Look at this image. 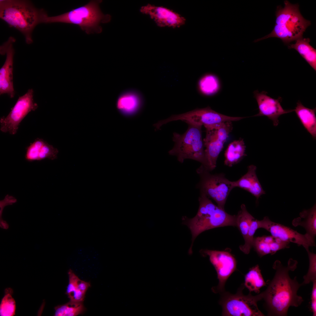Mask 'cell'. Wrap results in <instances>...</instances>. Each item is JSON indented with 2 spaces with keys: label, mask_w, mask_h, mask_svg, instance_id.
<instances>
[{
  "label": "cell",
  "mask_w": 316,
  "mask_h": 316,
  "mask_svg": "<svg viewBox=\"0 0 316 316\" xmlns=\"http://www.w3.org/2000/svg\"><path fill=\"white\" fill-rule=\"evenodd\" d=\"M298 263L292 258L289 260L286 266L279 260L274 262V276L271 280L267 281V288L261 293L268 315L286 316L290 307H298L303 301L302 297L297 295L302 284L298 281L296 276L291 279L289 274L290 271L296 268Z\"/></svg>",
  "instance_id": "6da1fadb"
},
{
  "label": "cell",
  "mask_w": 316,
  "mask_h": 316,
  "mask_svg": "<svg viewBox=\"0 0 316 316\" xmlns=\"http://www.w3.org/2000/svg\"><path fill=\"white\" fill-rule=\"evenodd\" d=\"M47 14L43 9L37 8L28 1H0V18L10 27L21 32L28 44L33 42L32 33L34 29L38 24L42 23Z\"/></svg>",
  "instance_id": "7a4b0ae2"
},
{
  "label": "cell",
  "mask_w": 316,
  "mask_h": 316,
  "mask_svg": "<svg viewBox=\"0 0 316 316\" xmlns=\"http://www.w3.org/2000/svg\"><path fill=\"white\" fill-rule=\"evenodd\" d=\"M199 206L196 215L192 218L182 217L183 223L186 225L192 234V243L188 253H192L193 243L203 232L210 229L226 226L237 227L236 215L227 213L224 209L216 205L205 195L200 193Z\"/></svg>",
  "instance_id": "3957f363"
},
{
  "label": "cell",
  "mask_w": 316,
  "mask_h": 316,
  "mask_svg": "<svg viewBox=\"0 0 316 316\" xmlns=\"http://www.w3.org/2000/svg\"><path fill=\"white\" fill-rule=\"evenodd\" d=\"M102 0H91L87 4L73 9L62 14L54 16H45L43 23H60L79 26L87 34L100 33L102 28L100 24L109 22L111 16L102 12L99 4Z\"/></svg>",
  "instance_id": "277c9868"
},
{
  "label": "cell",
  "mask_w": 316,
  "mask_h": 316,
  "mask_svg": "<svg viewBox=\"0 0 316 316\" xmlns=\"http://www.w3.org/2000/svg\"><path fill=\"white\" fill-rule=\"evenodd\" d=\"M284 6H278L276 12L275 25L269 34L255 40L256 42L267 38L276 37L285 43L303 38V33L311 25L310 21L305 19L301 14L298 4H292L284 1Z\"/></svg>",
  "instance_id": "5b68a950"
},
{
  "label": "cell",
  "mask_w": 316,
  "mask_h": 316,
  "mask_svg": "<svg viewBox=\"0 0 316 316\" xmlns=\"http://www.w3.org/2000/svg\"><path fill=\"white\" fill-rule=\"evenodd\" d=\"M186 123L188 128L184 133L181 134L176 132L173 133L172 140L174 144L168 153L170 155L176 156L181 163H183L186 159H191L203 165L205 154L202 126Z\"/></svg>",
  "instance_id": "8992f818"
},
{
  "label": "cell",
  "mask_w": 316,
  "mask_h": 316,
  "mask_svg": "<svg viewBox=\"0 0 316 316\" xmlns=\"http://www.w3.org/2000/svg\"><path fill=\"white\" fill-rule=\"evenodd\" d=\"M242 284L236 293L224 291L221 293L219 304L222 309V316H263L259 310L257 302L262 300L261 293L253 296L251 292L247 295L243 293Z\"/></svg>",
  "instance_id": "52a82bcc"
},
{
  "label": "cell",
  "mask_w": 316,
  "mask_h": 316,
  "mask_svg": "<svg viewBox=\"0 0 316 316\" xmlns=\"http://www.w3.org/2000/svg\"><path fill=\"white\" fill-rule=\"evenodd\" d=\"M196 172L200 178L196 187L200 193L213 199L218 206L224 209L227 198L234 188L232 181L227 178L223 173L211 174L202 165Z\"/></svg>",
  "instance_id": "ba28073f"
},
{
  "label": "cell",
  "mask_w": 316,
  "mask_h": 316,
  "mask_svg": "<svg viewBox=\"0 0 316 316\" xmlns=\"http://www.w3.org/2000/svg\"><path fill=\"white\" fill-rule=\"evenodd\" d=\"M232 122L204 126L206 129V135L203 140L205 148V163L202 165L210 172L216 167L217 158L232 130Z\"/></svg>",
  "instance_id": "9c48e42d"
},
{
  "label": "cell",
  "mask_w": 316,
  "mask_h": 316,
  "mask_svg": "<svg viewBox=\"0 0 316 316\" xmlns=\"http://www.w3.org/2000/svg\"><path fill=\"white\" fill-rule=\"evenodd\" d=\"M33 97V89L28 90L25 95L19 97L9 114L1 118L0 129L2 132L12 135L17 133L23 119L29 112L35 110L38 107Z\"/></svg>",
  "instance_id": "30bf717a"
},
{
  "label": "cell",
  "mask_w": 316,
  "mask_h": 316,
  "mask_svg": "<svg viewBox=\"0 0 316 316\" xmlns=\"http://www.w3.org/2000/svg\"><path fill=\"white\" fill-rule=\"evenodd\" d=\"M200 252L203 256L209 257L217 273L219 283L217 286L212 288V291L221 293L225 291L227 280L236 269L235 258L230 252L225 251L202 249Z\"/></svg>",
  "instance_id": "8fae6325"
},
{
  "label": "cell",
  "mask_w": 316,
  "mask_h": 316,
  "mask_svg": "<svg viewBox=\"0 0 316 316\" xmlns=\"http://www.w3.org/2000/svg\"><path fill=\"white\" fill-rule=\"evenodd\" d=\"M246 117H232L218 113L209 107L196 109L182 114L173 115L165 119L168 123L170 122L181 120L185 122L201 125H210L227 121H236Z\"/></svg>",
  "instance_id": "7c38bea8"
},
{
  "label": "cell",
  "mask_w": 316,
  "mask_h": 316,
  "mask_svg": "<svg viewBox=\"0 0 316 316\" xmlns=\"http://www.w3.org/2000/svg\"><path fill=\"white\" fill-rule=\"evenodd\" d=\"M261 228L269 232L272 236L286 242H292L302 246L306 250L315 246V239L308 234H301L290 227L274 222L267 217L261 220Z\"/></svg>",
  "instance_id": "4fadbf2b"
},
{
  "label": "cell",
  "mask_w": 316,
  "mask_h": 316,
  "mask_svg": "<svg viewBox=\"0 0 316 316\" xmlns=\"http://www.w3.org/2000/svg\"><path fill=\"white\" fill-rule=\"evenodd\" d=\"M15 39L10 37L0 47V54H6L5 61L0 69V94H7L13 98L15 92L13 85V57L15 53L13 44Z\"/></svg>",
  "instance_id": "5bb4252c"
},
{
  "label": "cell",
  "mask_w": 316,
  "mask_h": 316,
  "mask_svg": "<svg viewBox=\"0 0 316 316\" xmlns=\"http://www.w3.org/2000/svg\"><path fill=\"white\" fill-rule=\"evenodd\" d=\"M253 94L259 109V113L254 116H266L272 121L275 126L279 124L278 118L280 116L294 111V109L283 108L281 104L282 98L280 97L274 99L268 95L266 92H259L258 90L255 91Z\"/></svg>",
  "instance_id": "9a60e30c"
},
{
  "label": "cell",
  "mask_w": 316,
  "mask_h": 316,
  "mask_svg": "<svg viewBox=\"0 0 316 316\" xmlns=\"http://www.w3.org/2000/svg\"><path fill=\"white\" fill-rule=\"evenodd\" d=\"M140 11L149 16L161 27L177 28L184 25L185 18L178 13L162 6L148 4L143 6Z\"/></svg>",
  "instance_id": "2e32d148"
},
{
  "label": "cell",
  "mask_w": 316,
  "mask_h": 316,
  "mask_svg": "<svg viewBox=\"0 0 316 316\" xmlns=\"http://www.w3.org/2000/svg\"><path fill=\"white\" fill-rule=\"evenodd\" d=\"M143 104V98L139 93L135 91L129 90L118 96L116 107L121 115L130 117L136 115L140 111Z\"/></svg>",
  "instance_id": "e0dca14e"
},
{
  "label": "cell",
  "mask_w": 316,
  "mask_h": 316,
  "mask_svg": "<svg viewBox=\"0 0 316 316\" xmlns=\"http://www.w3.org/2000/svg\"><path fill=\"white\" fill-rule=\"evenodd\" d=\"M58 150L43 139L37 138L26 149L25 159L28 162L57 158Z\"/></svg>",
  "instance_id": "ac0fdd59"
},
{
  "label": "cell",
  "mask_w": 316,
  "mask_h": 316,
  "mask_svg": "<svg viewBox=\"0 0 316 316\" xmlns=\"http://www.w3.org/2000/svg\"><path fill=\"white\" fill-rule=\"evenodd\" d=\"M247 173L238 180L232 181L234 188L243 189L255 197L257 201L260 197L265 194L257 177L256 166L253 165L248 166Z\"/></svg>",
  "instance_id": "d6986e66"
},
{
  "label": "cell",
  "mask_w": 316,
  "mask_h": 316,
  "mask_svg": "<svg viewBox=\"0 0 316 316\" xmlns=\"http://www.w3.org/2000/svg\"><path fill=\"white\" fill-rule=\"evenodd\" d=\"M289 243L283 241L272 236H263L254 237L253 247L260 257L289 248Z\"/></svg>",
  "instance_id": "ffe728a7"
},
{
  "label": "cell",
  "mask_w": 316,
  "mask_h": 316,
  "mask_svg": "<svg viewBox=\"0 0 316 316\" xmlns=\"http://www.w3.org/2000/svg\"><path fill=\"white\" fill-rule=\"evenodd\" d=\"M298 118L304 128L314 140L316 138V108L311 109L305 107L300 101L294 109Z\"/></svg>",
  "instance_id": "44dd1931"
},
{
  "label": "cell",
  "mask_w": 316,
  "mask_h": 316,
  "mask_svg": "<svg viewBox=\"0 0 316 316\" xmlns=\"http://www.w3.org/2000/svg\"><path fill=\"white\" fill-rule=\"evenodd\" d=\"M295 226H300L304 228L307 234L315 239L316 235V205L308 209H305L300 213V217L294 219L292 222Z\"/></svg>",
  "instance_id": "7402d4cb"
},
{
  "label": "cell",
  "mask_w": 316,
  "mask_h": 316,
  "mask_svg": "<svg viewBox=\"0 0 316 316\" xmlns=\"http://www.w3.org/2000/svg\"><path fill=\"white\" fill-rule=\"evenodd\" d=\"M246 146L242 139L233 141L228 145L224 154V164L231 167L241 162L246 156Z\"/></svg>",
  "instance_id": "603a6c76"
},
{
  "label": "cell",
  "mask_w": 316,
  "mask_h": 316,
  "mask_svg": "<svg viewBox=\"0 0 316 316\" xmlns=\"http://www.w3.org/2000/svg\"><path fill=\"white\" fill-rule=\"evenodd\" d=\"M310 39L303 38L296 40L288 46L296 50L315 71H316V50L310 44Z\"/></svg>",
  "instance_id": "cb8c5ba5"
},
{
  "label": "cell",
  "mask_w": 316,
  "mask_h": 316,
  "mask_svg": "<svg viewBox=\"0 0 316 316\" xmlns=\"http://www.w3.org/2000/svg\"><path fill=\"white\" fill-rule=\"evenodd\" d=\"M267 284V282L265 281L263 278L258 265L250 268L245 276L244 285L249 290L250 292H254L259 294L260 289L266 286Z\"/></svg>",
  "instance_id": "d4e9b609"
},
{
  "label": "cell",
  "mask_w": 316,
  "mask_h": 316,
  "mask_svg": "<svg viewBox=\"0 0 316 316\" xmlns=\"http://www.w3.org/2000/svg\"><path fill=\"white\" fill-rule=\"evenodd\" d=\"M198 86L201 93L205 95L209 96L217 92L220 85L219 80L216 76L212 74H207L200 79Z\"/></svg>",
  "instance_id": "484cf974"
},
{
  "label": "cell",
  "mask_w": 316,
  "mask_h": 316,
  "mask_svg": "<svg viewBox=\"0 0 316 316\" xmlns=\"http://www.w3.org/2000/svg\"><path fill=\"white\" fill-rule=\"evenodd\" d=\"M55 316H75L83 313L85 310L83 302L70 300L63 305L55 308Z\"/></svg>",
  "instance_id": "4316f807"
},
{
  "label": "cell",
  "mask_w": 316,
  "mask_h": 316,
  "mask_svg": "<svg viewBox=\"0 0 316 316\" xmlns=\"http://www.w3.org/2000/svg\"><path fill=\"white\" fill-rule=\"evenodd\" d=\"M241 208V210L236 215L237 227L238 228L245 240L247 236L251 223L255 219L248 211L245 204H242Z\"/></svg>",
  "instance_id": "83f0119b"
},
{
  "label": "cell",
  "mask_w": 316,
  "mask_h": 316,
  "mask_svg": "<svg viewBox=\"0 0 316 316\" xmlns=\"http://www.w3.org/2000/svg\"><path fill=\"white\" fill-rule=\"evenodd\" d=\"M68 274L69 283L67 287L66 294L68 296L70 301L83 302L85 294L80 291L76 283L78 276L71 269L69 270Z\"/></svg>",
  "instance_id": "f1b7e54d"
},
{
  "label": "cell",
  "mask_w": 316,
  "mask_h": 316,
  "mask_svg": "<svg viewBox=\"0 0 316 316\" xmlns=\"http://www.w3.org/2000/svg\"><path fill=\"white\" fill-rule=\"evenodd\" d=\"M4 296L0 305L1 316H13L15 314L16 302L12 295L13 291L10 288L5 289Z\"/></svg>",
  "instance_id": "f546056e"
},
{
  "label": "cell",
  "mask_w": 316,
  "mask_h": 316,
  "mask_svg": "<svg viewBox=\"0 0 316 316\" xmlns=\"http://www.w3.org/2000/svg\"><path fill=\"white\" fill-rule=\"evenodd\" d=\"M261 228L260 220L254 219L252 221L247 236L245 240L244 244L240 245L239 247L240 250L245 254H248L249 253L253 247L255 233L258 229Z\"/></svg>",
  "instance_id": "4dcf8cb0"
},
{
  "label": "cell",
  "mask_w": 316,
  "mask_h": 316,
  "mask_svg": "<svg viewBox=\"0 0 316 316\" xmlns=\"http://www.w3.org/2000/svg\"><path fill=\"white\" fill-rule=\"evenodd\" d=\"M309 260V267L306 274L303 277L304 280L302 285L309 284L316 280V254L311 252L309 249L306 250Z\"/></svg>",
  "instance_id": "1f68e13d"
},
{
  "label": "cell",
  "mask_w": 316,
  "mask_h": 316,
  "mask_svg": "<svg viewBox=\"0 0 316 316\" xmlns=\"http://www.w3.org/2000/svg\"><path fill=\"white\" fill-rule=\"evenodd\" d=\"M313 285L311 297V309L313 316H316V280L312 282Z\"/></svg>",
  "instance_id": "d6a6232c"
},
{
  "label": "cell",
  "mask_w": 316,
  "mask_h": 316,
  "mask_svg": "<svg viewBox=\"0 0 316 316\" xmlns=\"http://www.w3.org/2000/svg\"><path fill=\"white\" fill-rule=\"evenodd\" d=\"M76 283L79 290L85 294L89 287L90 286V282L82 280L78 276L76 279Z\"/></svg>",
  "instance_id": "836d02e7"
},
{
  "label": "cell",
  "mask_w": 316,
  "mask_h": 316,
  "mask_svg": "<svg viewBox=\"0 0 316 316\" xmlns=\"http://www.w3.org/2000/svg\"><path fill=\"white\" fill-rule=\"evenodd\" d=\"M0 224L1 227L4 229H7L8 228V225L6 221H1Z\"/></svg>",
  "instance_id": "e575fe53"
}]
</instances>
